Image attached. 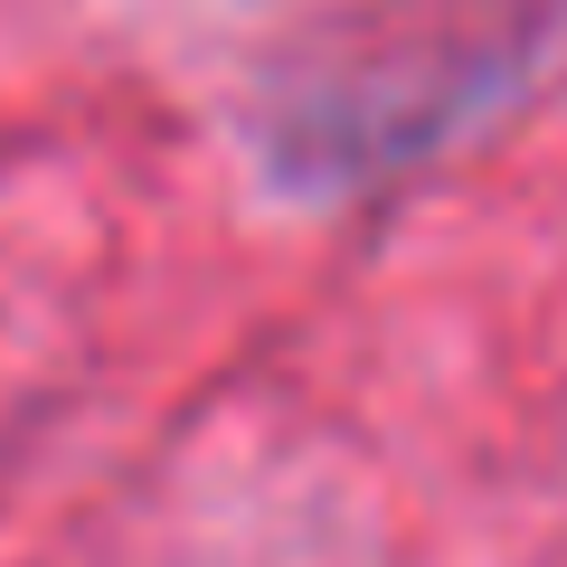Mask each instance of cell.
I'll return each instance as SVG.
<instances>
[]
</instances>
